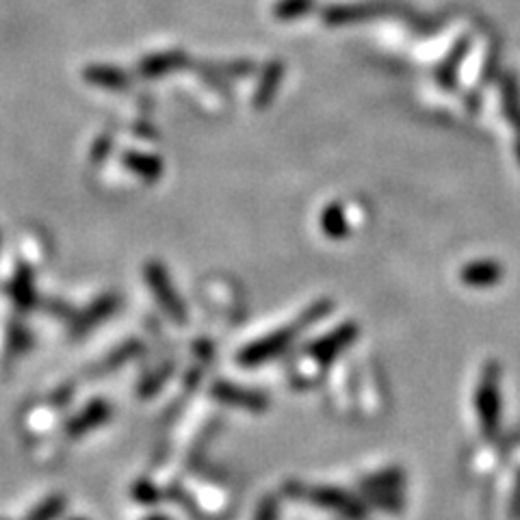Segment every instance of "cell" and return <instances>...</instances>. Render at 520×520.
Returning a JSON list of instances; mask_svg holds the SVG:
<instances>
[{
    "label": "cell",
    "mask_w": 520,
    "mask_h": 520,
    "mask_svg": "<svg viewBox=\"0 0 520 520\" xmlns=\"http://www.w3.org/2000/svg\"><path fill=\"white\" fill-rule=\"evenodd\" d=\"M475 410H477L483 436H497L499 425H501V392H499V373L494 367H488L483 371L482 384L475 395Z\"/></svg>",
    "instance_id": "cell-1"
},
{
    "label": "cell",
    "mask_w": 520,
    "mask_h": 520,
    "mask_svg": "<svg viewBox=\"0 0 520 520\" xmlns=\"http://www.w3.org/2000/svg\"><path fill=\"white\" fill-rule=\"evenodd\" d=\"M111 417H113V408H111V403L107 401V399H100V397L92 399L87 406L80 408V410L74 414L68 423H65L63 433L70 438V441H80V438H85L87 433H92L94 429L107 425V423L111 421Z\"/></svg>",
    "instance_id": "cell-2"
},
{
    "label": "cell",
    "mask_w": 520,
    "mask_h": 520,
    "mask_svg": "<svg viewBox=\"0 0 520 520\" xmlns=\"http://www.w3.org/2000/svg\"><path fill=\"white\" fill-rule=\"evenodd\" d=\"M312 503L319 505L323 509H330V512L338 514V516L347 520H365L367 512L362 508L360 501L351 497V494L343 492L338 488H315L310 492Z\"/></svg>",
    "instance_id": "cell-3"
},
{
    "label": "cell",
    "mask_w": 520,
    "mask_h": 520,
    "mask_svg": "<svg viewBox=\"0 0 520 520\" xmlns=\"http://www.w3.org/2000/svg\"><path fill=\"white\" fill-rule=\"evenodd\" d=\"M213 395L219 399V401L228 403V406H236V408H245V410H265L267 408V397L259 395V392L245 391V388L232 386V384H215L213 386Z\"/></svg>",
    "instance_id": "cell-4"
},
{
    "label": "cell",
    "mask_w": 520,
    "mask_h": 520,
    "mask_svg": "<svg viewBox=\"0 0 520 520\" xmlns=\"http://www.w3.org/2000/svg\"><path fill=\"white\" fill-rule=\"evenodd\" d=\"M148 282L150 286H153L156 297H159L161 306L168 310V315L174 317V319L183 321L185 319V310H183V304L178 301V297H176V293L171 295V289H169V280L168 276H165V271L161 269L159 265H150L148 267Z\"/></svg>",
    "instance_id": "cell-5"
},
{
    "label": "cell",
    "mask_w": 520,
    "mask_h": 520,
    "mask_svg": "<svg viewBox=\"0 0 520 520\" xmlns=\"http://www.w3.org/2000/svg\"><path fill=\"white\" fill-rule=\"evenodd\" d=\"M83 78L94 87L109 89V92H122L128 87V77L113 65H89V68H85Z\"/></svg>",
    "instance_id": "cell-6"
},
{
    "label": "cell",
    "mask_w": 520,
    "mask_h": 520,
    "mask_svg": "<svg viewBox=\"0 0 520 520\" xmlns=\"http://www.w3.org/2000/svg\"><path fill=\"white\" fill-rule=\"evenodd\" d=\"M9 293H12L13 304L22 310H31L37 301V293H35V280H33V271L29 269L27 265H20L13 274L12 286H9Z\"/></svg>",
    "instance_id": "cell-7"
},
{
    "label": "cell",
    "mask_w": 520,
    "mask_h": 520,
    "mask_svg": "<svg viewBox=\"0 0 520 520\" xmlns=\"http://www.w3.org/2000/svg\"><path fill=\"white\" fill-rule=\"evenodd\" d=\"M115 306H118V300L111 295H104V297H98V300L94 301L92 306H89V310L80 312V315L74 319V334L80 336L85 334V332L92 330L94 326H98V323H103L107 317H111V312L115 310Z\"/></svg>",
    "instance_id": "cell-8"
},
{
    "label": "cell",
    "mask_w": 520,
    "mask_h": 520,
    "mask_svg": "<svg viewBox=\"0 0 520 520\" xmlns=\"http://www.w3.org/2000/svg\"><path fill=\"white\" fill-rule=\"evenodd\" d=\"M68 508V499L63 494H50V497L39 501L24 520H59Z\"/></svg>",
    "instance_id": "cell-9"
},
{
    "label": "cell",
    "mask_w": 520,
    "mask_h": 520,
    "mask_svg": "<svg viewBox=\"0 0 520 520\" xmlns=\"http://www.w3.org/2000/svg\"><path fill=\"white\" fill-rule=\"evenodd\" d=\"M403 483V473L399 468H391V471L376 473L371 477L362 482V490H367L368 494H380V492H392Z\"/></svg>",
    "instance_id": "cell-10"
},
{
    "label": "cell",
    "mask_w": 520,
    "mask_h": 520,
    "mask_svg": "<svg viewBox=\"0 0 520 520\" xmlns=\"http://www.w3.org/2000/svg\"><path fill=\"white\" fill-rule=\"evenodd\" d=\"M130 497H133L135 503L150 505V508L163 501V492H161L159 486H154L150 479H139V482H135L133 488H130Z\"/></svg>",
    "instance_id": "cell-11"
},
{
    "label": "cell",
    "mask_w": 520,
    "mask_h": 520,
    "mask_svg": "<svg viewBox=\"0 0 520 520\" xmlns=\"http://www.w3.org/2000/svg\"><path fill=\"white\" fill-rule=\"evenodd\" d=\"M124 163L128 165V168L133 171H137V174H141V176H153V178H154V176H159V174H154V171H159V163H156L154 159H150V156H145V154H135V153L126 154Z\"/></svg>",
    "instance_id": "cell-12"
},
{
    "label": "cell",
    "mask_w": 520,
    "mask_h": 520,
    "mask_svg": "<svg viewBox=\"0 0 520 520\" xmlns=\"http://www.w3.org/2000/svg\"><path fill=\"white\" fill-rule=\"evenodd\" d=\"M277 516H280V505H277L276 497H267L259 505L254 520H277Z\"/></svg>",
    "instance_id": "cell-13"
},
{
    "label": "cell",
    "mask_w": 520,
    "mask_h": 520,
    "mask_svg": "<svg viewBox=\"0 0 520 520\" xmlns=\"http://www.w3.org/2000/svg\"><path fill=\"white\" fill-rule=\"evenodd\" d=\"M27 345H29V334L24 332V327H12L9 330V350L12 351H22V350H27Z\"/></svg>",
    "instance_id": "cell-14"
},
{
    "label": "cell",
    "mask_w": 520,
    "mask_h": 520,
    "mask_svg": "<svg viewBox=\"0 0 520 520\" xmlns=\"http://www.w3.org/2000/svg\"><path fill=\"white\" fill-rule=\"evenodd\" d=\"M135 351H137V350H135V347H122V350H120V351H115L113 356L109 358V365H111L109 368H115V367H120V365H122V362L128 360V358L133 356Z\"/></svg>",
    "instance_id": "cell-15"
},
{
    "label": "cell",
    "mask_w": 520,
    "mask_h": 520,
    "mask_svg": "<svg viewBox=\"0 0 520 520\" xmlns=\"http://www.w3.org/2000/svg\"><path fill=\"white\" fill-rule=\"evenodd\" d=\"M144 520H169L165 514H153V516H148V518H144Z\"/></svg>",
    "instance_id": "cell-16"
},
{
    "label": "cell",
    "mask_w": 520,
    "mask_h": 520,
    "mask_svg": "<svg viewBox=\"0 0 520 520\" xmlns=\"http://www.w3.org/2000/svg\"><path fill=\"white\" fill-rule=\"evenodd\" d=\"M70 520H89V518H80V516H77V518H70Z\"/></svg>",
    "instance_id": "cell-17"
}]
</instances>
